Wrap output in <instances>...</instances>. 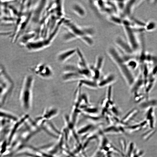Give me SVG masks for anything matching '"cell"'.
Listing matches in <instances>:
<instances>
[{
    "label": "cell",
    "mask_w": 157,
    "mask_h": 157,
    "mask_svg": "<svg viewBox=\"0 0 157 157\" xmlns=\"http://www.w3.org/2000/svg\"><path fill=\"white\" fill-rule=\"evenodd\" d=\"M107 54L116 65L127 85L130 88L134 83L136 78L127 67L122 53L118 48L113 46H110L107 50Z\"/></svg>",
    "instance_id": "1"
},
{
    "label": "cell",
    "mask_w": 157,
    "mask_h": 157,
    "mask_svg": "<svg viewBox=\"0 0 157 157\" xmlns=\"http://www.w3.org/2000/svg\"><path fill=\"white\" fill-rule=\"evenodd\" d=\"M34 83V78L31 74L25 76L22 81L19 98L21 108L26 111H29L32 107Z\"/></svg>",
    "instance_id": "2"
},
{
    "label": "cell",
    "mask_w": 157,
    "mask_h": 157,
    "mask_svg": "<svg viewBox=\"0 0 157 157\" xmlns=\"http://www.w3.org/2000/svg\"><path fill=\"white\" fill-rule=\"evenodd\" d=\"M14 88L13 82L5 69L0 65V108L6 103Z\"/></svg>",
    "instance_id": "3"
},
{
    "label": "cell",
    "mask_w": 157,
    "mask_h": 157,
    "mask_svg": "<svg viewBox=\"0 0 157 157\" xmlns=\"http://www.w3.org/2000/svg\"><path fill=\"white\" fill-rule=\"evenodd\" d=\"M32 69L36 75L43 78H50L53 74V71L51 67L44 63L39 64Z\"/></svg>",
    "instance_id": "4"
},
{
    "label": "cell",
    "mask_w": 157,
    "mask_h": 157,
    "mask_svg": "<svg viewBox=\"0 0 157 157\" xmlns=\"http://www.w3.org/2000/svg\"><path fill=\"white\" fill-rule=\"evenodd\" d=\"M127 39V41L134 52L137 51L140 47L139 43L136 33L133 28L130 26H123Z\"/></svg>",
    "instance_id": "5"
},
{
    "label": "cell",
    "mask_w": 157,
    "mask_h": 157,
    "mask_svg": "<svg viewBox=\"0 0 157 157\" xmlns=\"http://www.w3.org/2000/svg\"><path fill=\"white\" fill-rule=\"evenodd\" d=\"M116 45L124 53L129 55H132L134 52L127 41L122 37L118 36L115 39Z\"/></svg>",
    "instance_id": "6"
},
{
    "label": "cell",
    "mask_w": 157,
    "mask_h": 157,
    "mask_svg": "<svg viewBox=\"0 0 157 157\" xmlns=\"http://www.w3.org/2000/svg\"><path fill=\"white\" fill-rule=\"evenodd\" d=\"M76 53V49L72 48L59 52L57 55L56 58L60 63H63L66 61Z\"/></svg>",
    "instance_id": "7"
},
{
    "label": "cell",
    "mask_w": 157,
    "mask_h": 157,
    "mask_svg": "<svg viewBox=\"0 0 157 157\" xmlns=\"http://www.w3.org/2000/svg\"><path fill=\"white\" fill-rule=\"evenodd\" d=\"M116 77L114 74L109 73L97 82L98 87L102 88L111 85V84L116 81Z\"/></svg>",
    "instance_id": "8"
},
{
    "label": "cell",
    "mask_w": 157,
    "mask_h": 157,
    "mask_svg": "<svg viewBox=\"0 0 157 157\" xmlns=\"http://www.w3.org/2000/svg\"><path fill=\"white\" fill-rule=\"evenodd\" d=\"M58 113V110L56 108L49 107L46 109L42 115L38 118L40 120L45 122L55 117Z\"/></svg>",
    "instance_id": "9"
},
{
    "label": "cell",
    "mask_w": 157,
    "mask_h": 157,
    "mask_svg": "<svg viewBox=\"0 0 157 157\" xmlns=\"http://www.w3.org/2000/svg\"><path fill=\"white\" fill-rule=\"evenodd\" d=\"M137 0L126 1L124 8L122 12V17H128L131 14L136 5L139 4Z\"/></svg>",
    "instance_id": "10"
},
{
    "label": "cell",
    "mask_w": 157,
    "mask_h": 157,
    "mask_svg": "<svg viewBox=\"0 0 157 157\" xmlns=\"http://www.w3.org/2000/svg\"><path fill=\"white\" fill-rule=\"evenodd\" d=\"M145 114L146 120L151 129L154 130L155 127V119L154 108H150L146 110Z\"/></svg>",
    "instance_id": "11"
},
{
    "label": "cell",
    "mask_w": 157,
    "mask_h": 157,
    "mask_svg": "<svg viewBox=\"0 0 157 157\" xmlns=\"http://www.w3.org/2000/svg\"><path fill=\"white\" fill-rule=\"evenodd\" d=\"M121 125H113L105 129L104 132L106 134H121L125 131Z\"/></svg>",
    "instance_id": "12"
},
{
    "label": "cell",
    "mask_w": 157,
    "mask_h": 157,
    "mask_svg": "<svg viewBox=\"0 0 157 157\" xmlns=\"http://www.w3.org/2000/svg\"><path fill=\"white\" fill-rule=\"evenodd\" d=\"M72 11L77 16L81 17H84L86 14V10L81 3L78 2L73 3L71 6Z\"/></svg>",
    "instance_id": "13"
},
{
    "label": "cell",
    "mask_w": 157,
    "mask_h": 157,
    "mask_svg": "<svg viewBox=\"0 0 157 157\" xmlns=\"http://www.w3.org/2000/svg\"><path fill=\"white\" fill-rule=\"evenodd\" d=\"M35 36L33 32H29L23 34L19 38L18 40L19 45L21 46L25 47L29 42L32 41Z\"/></svg>",
    "instance_id": "14"
},
{
    "label": "cell",
    "mask_w": 157,
    "mask_h": 157,
    "mask_svg": "<svg viewBox=\"0 0 157 157\" xmlns=\"http://www.w3.org/2000/svg\"><path fill=\"white\" fill-rule=\"evenodd\" d=\"M138 111L136 108H134L130 110L121 120L120 123L123 126L127 125L128 123L135 117Z\"/></svg>",
    "instance_id": "15"
},
{
    "label": "cell",
    "mask_w": 157,
    "mask_h": 157,
    "mask_svg": "<svg viewBox=\"0 0 157 157\" xmlns=\"http://www.w3.org/2000/svg\"><path fill=\"white\" fill-rule=\"evenodd\" d=\"M79 83L82 86L96 89L98 88L97 82L92 79L89 78H83L78 81Z\"/></svg>",
    "instance_id": "16"
},
{
    "label": "cell",
    "mask_w": 157,
    "mask_h": 157,
    "mask_svg": "<svg viewBox=\"0 0 157 157\" xmlns=\"http://www.w3.org/2000/svg\"><path fill=\"white\" fill-rule=\"evenodd\" d=\"M157 106V100L154 99H146L140 103V105L141 108L146 110L150 108H154Z\"/></svg>",
    "instance_id": "17"
},
{
    "label": "cell",
    "mask_w": 157,
    "mask_h": 157,
    "mask_svg": "<svg viewBox=\"0 0 157 157\" xmlns=\"http://www.w3.org/2000/svg\"><path fill=\"white\" fill-rule=\"evenodd\" d=\"M126 63L128 68L131 71L135 70L139 64L138 60L134 58L132 56L126 60Z\"/></svg>",
    "instance_id": "18"
},
{
    "label": "cell",
    "mask_w": 157,
    "mask_h": 157,
    "mask_svg": "<svg viewBox=\"0 0 157 157\" xmlns=\"http://www.w3.org/2000/svg\"><path fill=\"white\" fill-rule=\"evenodd\" d=\"M157 28V23L156 22L152 20L149 21L145 23L144 29V31L147 32H152Z\"/></svg>",
    "instance_id": "19"
},
{
    "label": "cell",
    "mask_w": 157,
    "mask_h": 157,
    "mask_svg": "<svg viewBox=\"0 0 157 157\" xmlns=\"http://www.w3.org/2000/svg\"><path fill=\"white\" fill-rule=\"evenodd\" d=\"M62 38L63 40L65 42L72 41L78 38L74 33L68 29L63 33Z\"/></svg>",
    "instance_id": "20"
},
{
    "label": "cell",
    "mask_w": 157,
    "mask_h": 157,
    "mask_svg": "<svg viewBox=\"0 0 157 157\" xmlns=\"http://www.w3.org/2000/svg\"><path fill=\"white\" fill-rule=\"evenodd\" d=\"M104 62V57L101 55L98 56L96 58L95 64L93 66L95 69L101 71Z\"/></svg>",
    "instance_id": "21"
},
{
    "label": "cell",
    "mask_w": 157,
    "mask_h": 157,
    "mask_svg": "<svg viewBox=\"0 0 157 157\" xmlns=\"http://www.w3.org/2000/svg\"><path fill=\"white\" fill-rule=\"evenodd\" d=\"M108 19L110 21L114 24L122 25L123 17H120L114 14L109 15Z\"/></svg>",
    "instance_id": "22"
},
{
    "label": "cell",
    "mask_w": 157,
    "mask_h": 157,
    "mask_svg": "<svg viewBox=\"0 0 157 157\" xmlns=\"http://www.w3.org/2000/svg\"><path fill=\"white\" fill-rule=\"evenodd\" d=\"M126 1V0L114 1L117 10L122 12L125 6Z\"/></svg>",
    "instance_id": "23"
},
{
    "label": "cell",
    "mask_w": 157,
    "mask_h": 157,
    "mask_svg": "<svg viewBox=\"0 0 157 157\" xmlns=\"http://www.w3.org/2000/svg\"><path fill=\"white\" fill-rule=\"evenodd\" d=\"M81 39L88 46H91L94 44V41L92 37L85 35Z\"/></svg>",
    "instance_id": "24"
},
{
    "label": "cell",
    "mask_w": 157,
    "mask_h": 157,
    "mask_svg": "<svg viewBox=\"0 0 157 157\" xmlns=\"http://www.w3.org/2000/svg\"><path fill=\"white\" fill-rule=\"evenodd\" d=\"M144 152L139 150L135 149L133 157H142Z\"/></svg>",
    "instance_id": "25"
},
{
    "label": "cell",
    "mask_w": 157,
    "mask_h": 157,
    "mask_svg": "<svg viewBox=\"0 0 157 157\" xmlns=\"http://www.w3.org/2000/svg\"><path fill=\"white\" fill-rule=\"evenodd\" d=\"M9 34L8 32H0V35H7Z\"/></svg>",
    "instance_id": "26"
},
{
    "label": "cell",
    "mask_w": 157,
    "mask_h": 157,
    "mask_svg": "<svg viewBox=\"0 0 157 157\" xmlns=\"http://www.w3.org/2000/svg\"><path fill=\"white\" fill-rule=\"evenodd\" d=\"M156 77H157V74H156Z\"/></svg>",
    "instance_id": "27"
}]
</instances>
